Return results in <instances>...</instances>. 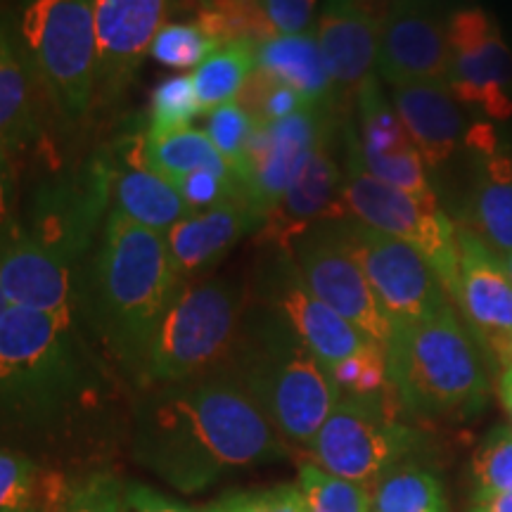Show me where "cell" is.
Segmentation results:
<instances>
[{"label":"cell","mask_w":512,"mask_h":512,"mask_svg":"<svg viewBox=\"0 0 512 512\" xmlns=\"http://www.w3.org/2000/svg\"><path fill=\"white\" fill-rule=\"evenodd\" d=\"M133 456L183 494L287 458V441L226 368L152 387L136 413Z\"/></svg>","instance_id":"obj_1"},{"label":"cell","mask_w":512,"mask_h":512,"mask_svg":"<svg viewBox=\"0 0 512 512\" xmlns=\"http://www.w3.org/2000/svg\"><path fill=\"white\" fill-rule=\"evenodd\" d=\"M178 285L164 235L110 211L86 285L88 316L110 354L138 380Z\"/></svg>","instance_id":"obj_2"},{"label":"cell","mask_w":512,"mask_h":512,"mask_svg":"<svg viewBox=\"0 0 512 512\" xmlns=\"http://www.w3.org/2000/svg\"><path fill=\"white\" fill-rule=\"evenodd\" d=\"M384 354L396 401L415 418L458 422L489 403V356L453 304L418 323L396 325Z\"/></svg>","instance_id":"obj_3"},{"label":"cell","mask_w":512,"mask_h":512,"mask_svg":"<svg viewBox=\"0 0 512 512\" xmlns=\"http://www.w3.org/2000/svg\"><path fill=\"white\" fill-rule=\"evenodd\" d=\"M230 375L271 420L280 437L309 448L339 401L328 370L271 309L240 328Z\"/></svg>","instance_id":"obj_4"},{"label":"cell","mask_w":512,"mask_h":512,"mask_svg":"<svg viewBox=\"0 0 512 512\" xmlns=\"http://www.w3.org/2000/svg\"><path fill=\"white\" fill-rule=\"evenodd\" d=\"M242 292L226 280H185L166 306L143 370L147 389L221 368L242 328Z\"/></svg>","instance_id":"obj_5"},{"label":"cell","mask_w":512,"mask_h":512,"mask_svg":"<svg viewBox=\"0 0 512 512\" xmlns=\"http://www.w3.org/2000/svg\"><path fill=\"white\" fill-rule=\"evenodd\" d=\"M19 46L67 119H79L98 98L95 0H22Z\"/></svg>","instance_id":"obj_6"},{"label":"cell","mask_w":512,"mask_h":512,"mask_svg":"<svg viewBox=\"0 0 512 512\" xmlns=\"http://www.w3.org/2000/svg\"><path fill=\"white\" fill-rule=\"evenodd\" d=\"M76 318L8 306L0 316V408H53L79 382Z\"/></svg>","instance_id":"obj_7"},{"label":"cell","mask_w":512,"mask_h":512,"mask_svg":"<svg viewBox=\"0 0 512 512\" xmlns=\"http://www.w3.org/2000/svg\"><path fill=\"white\" fill-rule=\"evenodd\" d=\"M399 408L394 389L382 396H339L311 441V463L375 489L418 446V432L401 422Z\"/></svg>","instance_id":"obj_8"},{"label":"cell","mask_w":512,"mask_h":512,"mask_svg":"<svg viewBox=\"0 0 512 512\" xmlns=\"http://www.w3.org/2000/svg\"><path fill=\"white\" fill-rule=\"evenodd\" d=\"M342 202L347 216L418 249L430 261L446 297L451 299L460 266L458 223L448 219L437 195L418 197L377 181L347 152Z\"/></svg>","instance_id":"obj_9"},{"label":"cell","mask_w":512,"mask_h":512,"mask_svg":"<svg viewBox=\"0 0 512 512\" xmlns=\"http://www.w3.org/2000/svg\"><path fill=\"white\" fill-rule=\"evenodd\" d=\"M332 223L366 273L392 328L418 323L451 304L430 261L413 245L380 233L356 221L354 216H344Z\"/></svg>","instance_id":"obj_10"},{"label":"cell","mask_w":512,"mask_h":512,"mask_svg":"<svg viewBox=\"0 0 512 512\" xmlns=\"http://www.w3.org/2000/svg\"><path fill=\"white\" fill-rule=\"evenodd\" d=\"M451 69L448 91L460 105L475 107L489 119L512 117V48L496 17L479 5L453 10L446 19Z\"/></svg>","instance_id":"obj_11"},{"label":"cell","mask_w":512,"mask_h":512,"mask_svg":"<svg viewBox=\"0 0 512 512\" xmlns=\"http://www.w3.org/2000/svg\"><path fill=\"white\" fill-rule=\"evenodd\" d=\"M290 259L299 278L320 302L328 304L370 342L387 351L392 323L384 316L363 268L339 238L335 223L325 221L302 235L292 245Z\"/></svg>","instance_id":"obj_12"},{"label":"cell","mask_w":512,"mask_h":512,"mask_svg":"<svg viewBox=\"0 0 512 512\" xmlns=\"http://www.w3.org/2000/svg\"><path fill=\"white\" fill-rule=\"evenodd\" d=\"M335 117L332 107H306L275 124L254 126L240 185L261 219L285 195L320 140L335 131Z\"/></svg>","instance_id":"obj_13"},{"label":"cell","mask_w":512,"mask_h":512,"mask_svg":"<svg viewBox=\"0 0 512 512\" xmlns=\"http://www.w3.org/2000/svg\"><path fill=\"white\" fill-rule=\"evenodd\" d=\"M458 247V283L451 304L484 354L503 370L512 366V280L501 256L463 226H458Z\"/></svg>","instance_id":"obj_14"},{"label":"cell","mask_w":512,"mask_h":512,"mask_svg":"<svg viewBox=\"0 0 512 512\" xmlns=\"http://www.w3.org/2000/svg\"><path fill=\"white\" fill-rule=\"evenodd\" d=\"M0 290L8 306L76 318L81 287L76 264L19 228L0 247Z\"/></svg>","instance_id":"obj_15"},{"label":"cell","mask_w":512,"mask_h":512,"mask_svg":"<svg viewBox=\"0 0 512 512\" xmlns=\"http://www.w3.org/2000/svg\"><path fill=\"white\" fill-rule=\"evenodd\" d=\"M332 133L320 140L285 195L264 216V223L254 233L261 247L290 254L294 242L311 228L347 216L342 202L344 176L332 157Z\"/></svg>","instance_id":"obj_16"},{"label":"cell","mask_w":512,"mask_h":512,"mask_svg":"<svg viewBox=\"0 0 512 512\" xmlns=\"http://www.w3.org/2000/svg\"><path fill=\"white\" fill-rule=\"evenodd\" d=\"M275 259L273 273L268 275V309L283 320L325 370L373 344L304 285L290 254H278Z\"/></svg>","instance_id":"obj_17"},{"label":"cell","mask_w":512,"mask_h":512,"mask_svg":"<svg viewBox=\"0 0 512 512\" xmlns=\"http://www.w3.org/2000/svg\"><path fill=\"white\" fill-rule=\"evenodd\" d=\"M169 0H95L98 100H119L164 27Z\"/></svg>","instance_id":"obj_18"},{"label":"cell","mask_w":512,"mask_h":512,"mask_svg":"<svg viewBox=\"0 0 512 512\" xmlns=\"http://www.w3.org/2000/svg\"><path fill=\"white\" fill-rule=\"evenodd\" d=\"M377 69L392 86L448 81L451 48L446 22L430 0H399L382 29Z\"/></svg>","instance_id":"obj_19"},{"label":"cell","mask_w":512,"mask_h":512,"mask_svg":"<svg viewBox=\"0 0 512 512\" xmlns=\"http://www.w3.org/2000/svg\"><path fill=\"white\" fill-rule=\"evenodd\" d=\"M382 24L351 0H328L316 24V38L335 91V112H347L375 76Z\"/></svg>","instance_id":"obj_20"},{"label":"cell","mask_w":512,"mask_h":512,"mask_svg":"<svg viewBox=\"0 0 512 512\" xmlns=\"http://www.w3.org/2000/svg\"><path fill=\"white\" fill-rule=\"evenodd\" d=\"M261 223L264 219L242 197L207 211H197L176 223L164 238L178 283L200 278L204 271L219 264L242 238L256 233Z\"/></svg>","instance_id":"obj_21"},{"label":"cell","mask_w":512,"mask_h":512,"mask_svg":"<svg viewBox=\"0 0 512 512\" xmlns=\"http://www.w3.org/2000/svg\"><path fill=\"white\" fill-rule=\"evenodd\" d=\"M112 211L166 235L192 214L174 185L145 164V131L128 136L119 147V164H112Z\"/></svg>","instance_id":"obj_22"},{"label":"cell","mask_w":512,"mask_h":512,"mask_svg":"<svg viewBox=\"0 0 512 512\" xmlns=\"http://www.w3.org/2000/svg\"><path fill=\"white\" fill-rule=\"evenodd\" d=\"M392 100L425 166L439 169L463 147L470 126L446 83L392 86Z\"/></svg>","instance_id":"obj_23"},{"label":"cell","mask_w":512,"mask_h":512,"mask_svg":"<svg viewBox=\"0 0 512 512\" xmlns=\"http://www.w3.org/2000/svg\"><path fill=\"white\" fill-rule=\"evenodd\" d=\"M501 256L512 254V155L494 152L477 157L460 223Z\"/></svg>","instance_id":"obj_24"},{"label":"cell","mask_w":512,"mask_h":512,"mask_svg":"<svg viewBox=\"0 0 512 512\" xmlns=\"http://www.w3.org/2000/svg\"><path fill=\"white\" fill-rule=\"evenodd\" d=\"M256 69L302 93L311 107H332L335 91L313 34L273 36L256 43Z\"/></svg>","instance_id":"obj_25"},{"label":"cell","mask_w":512,"mask_h":512,"mask_svg":"<svg viewBox=\"0 0 512 512\" xmlns=\"http://www.w3.org/2000/svg\"><path fill=\"white\" fill-rule=\"evenodd\" d=\"M72 496L64 472L0 448V512H64Z\"/></svg>","instance_id":"obj_26"},{"label":"cell","mask_w":512,"mask_h":512,"mask_svg":"<svg viewBox=\"0 0 512 512\" xmlns=\"http://www.w3.org/2000/svg\"><path fill=\"white\" fill-rule=\"evenodd\" d=\"M34 131V88L22 46L0 22V145L12 147Z\"/></svg>","instance_id":"obj_27"},{"label":"cell","mask_w":512,"mask_h":512,"mask_svg":"<svg viewBox=\"0 0 512 512\" xmlns=\"http://www.w3.org/2000/svg\"><path fill=\"white\" fill-rule=\"evenodd\" d=\"M145 164L147 169H152L169 183L202 169L233 174L226 159L221 157V152L209 140L207 131L192 126L162 133V136H147L145 133Z\"/></svg>","instance_id":"obj_28"},{"label":"cell","mask_w":512,"mask_h":512,"mask_svg":"<svg viewBox=\"0 0 512 512\" xmlns=\"http://www.w3.org/2000/svg\"><path fill=\"white\" fill-rule=\"evenodd\" d=\"M256 69V43L233 41L216 48L200 67L192 72V86L202 114H211L238 95Z\"/></svg>","instance_id":"obj_29"},{"label":"cell","mask_w":512,"mask_h":512,"mask_svg":"<svg viewBox=\"0 0 512 512\" xmlns=\"http://www.w3.org/2000/svg\"><path fill=\"white\" fill-rule=\"evenodd\" d=\"M358 126L351 131V138L358 147V152L366 157H387L401 155V152L418 150L408 136L406 126L394 105H389L384 93L380 91V83L373 76L366 86L361 88L356 98Z\"/></svg>","instance_id":"obj_30"},{"label":"cell","mask_w":512,"mask_h":512,"mask_svg":"<svg viewBox=\"0 0 512 512\" xmlns=\"http://www.w3.org/2000/svg\"><path fill=\"white\" fill-rule=\"evenodd\" d=\"M373 512H448L444 484L434 472L408 460L377 482Z\"/></svg>","instance_id":"obj_31"},{"label":"cell","mask_w":512,"mask_h":512,"mask_svg":"<svg viewBox=\"0 0 512 512\" xmlns=\"http://www.w3.org/2000/svg\"><path fill=\"white\" fill-rule=\"evenodd\" d=\"M306 512H373V494L368 486L330 475L316 463L299 467Z\"/></svg>","instance_id":"obj_32"},{"label":"cell","mask_w":512,"mask_h":512,"mask_svg":"<svg viewBox=\"0 0 512 512\" xmlns=\"http://www.w3.org/2000/svg\"><path fill=\"white\" fill-rule=\"evenodd\" d=\"M200 105L195 98L192 74H174L159 81L150 95V112H147V136L188 128L190 121L200 117Z\"/></svg>","instance_id":"obj_33"},{"label":"cell","mask_w":512,"mask_h":512,"mask_svg":"<svg viewBox=\"0 0 512 512\" xmlns=\"http://www.w3.org/2000/svg\"><path fill=\"white\" fill-rule=\"evenodd\" d=\"M216 48H221L219 43L192 19L181 24H164L152 41L150 55L164 67L185 74L188 69L195 72Z\"/></svg>","instance_id":"obj_34"},{"label":"cell","mask_w":512,"mask_h":512,"mask_svg":"<svg viewBox=\"0 0 512 512\" xmlns=\"http://www.w3.org/2000/svg\"><path fill=\"white\" fill-rule=\"evenodd\" d=\"M238 102L245 107V112L252 117L256 126L275 124V121H283L311 107L302 93L275 81L273 76L264 74L261 69H254L249 74L238 95Z\"/></svg>","instance_id":"obj_35"},{"label":"cell","mask_w":512,"mask_h":512,"mask_svg":"<svg viewBox=\"0 0 512 512\" xmlns=\"http://www.w3.org/2000/svg\"><path fill=\"white\" fill-rule=\"evenodd\" d=\"M475 501L512 491V427L496 425L472 453Z\"/></svg>","instance_id":"obj_36"},{"label":"cell","mask_w":512,"mask_h":512,"mask_svg":"<svg viewBox=\"0 0 512 512\" xmlns=\"http://www.w3.org/2000/svg\"><path fill=\"white\" fill-rule=\"evenodd\" d=\"M339 396H382L392 392L387 373V354L377 344H368L358 354L328 368Z\"/></svg>","instance_id":"obj_37"},{"label":"cell","mask_w":512,"mask_h":512,"mask_svg":"<svg viewBox=\"0 0 512 512\" xmlns=\"http://www.w3.org/2000/svg\"><path fill=\"white\" fill-rule=\"evenodd\" d=\"M347 152H351L358 159V164L368 171L370 176H375L377 181L392 185L403 192H411V195L425 197L434 195L430 188V178H427V166L422 162L418 150L401 152V155H387V157H366L358 152V147L351 138V131L347 133Z\"/></svg>","instance_id":"obj_38"},{"label":"cell","mask_w":512,"mask_h":512,"mask_svg":"<svg viewBox=\"0 0 512 512\" xmlns=\"http://www.w3.org/2000/svg\"><path fill=\"white\" fill-rule=\"evenodd\" d=\"M254 121L245 112V107L238 100L228 102V105L219 107L211 114H207V136L214 143L216 150L221 152V157L226 159L233 174L242 176V166H245V155L249 138L254 133Z\"/></svg>","instance_id":"obj_39"},{"label":"cell","mask_w":512,"mask_h":512,"mask_svg":"<svg viewBox=\"0 0 512 512\" xmlns=\"http://www.w3.org/2000/svg\"><path fill=\"white\" fill-rule=\"evenodd\" d=\"M202 512H306L299 484H278L226 494L207 503Z\"/></svg>","instance_id":"obj_40"},{"label":"cell","mask_w":512,"mask_h":512,"mask_svg":"<svg viewBox=\"0 0 512 512\" xmlns=\"http://www.w3.org/2000/svg\"><path fill=\"white\" fill-rule=\"evenodd\" d=\"M174 188L181 192V197L188 204L192 214L197 211H207L211 207H219L223 202L230 200H245V192H242V185L233 174H223V171H192V174H185L176 178Z\"/></svg>","instance_id":"obj_41"},{"label":"cell","mask_w":512,"mask_h":512,"mask_svg":"<svg viewBox=\"0 0 512 512\" xmlns=\"http://www.w3.org/2000/svg\"><path fill=\"white\" fill-rule=\"evenodd\" d=\"M273 36L311 34L318 0H259Z\"/></svg>","instance_id":"obj_42"},{"label":"cell","mask_w":512,"mask_h":512,"mask_svg":"<svg viewBox=\"0 0 512 512\" xmlns=\"http://www.w3.org/2000/svg\"><path fill=\"white\" fill-rule=\"evenodd\" d=\"M64 512H126L124 484L112 475H95L74 491Z\"/></svg>","instance_id":"obj_43"},{"label":"cell","mask_w":512,"mask_h":512,"mask_svg":"<svg viewBox=\"0 0 512 512\" xmlns=\"http://www.w3.org/2000/svg\"><path fill=\"white\" fill-rule=\"evenodd\" d=\"M17 171L10 147L0 145V247L10 242L22 228L17 216Z\"/></svg>","instance_id":"obj_44"},{"label":"cell","mask_w":512,"mask_h":512,"mask_svg":"<svg viewBox=\"0 0 512 512\" xmlns=\"http://www.w3.org/2000/svg\"><path fill=\"white\" fill-rule=\"evenodd\" d=\"M124 503L126 512H202L192 510L188 505L178 503L176 498L159 494L152 486L140 482L124 484Z\"/></svg>","instance_id":"obj_45"},{"label":"cell","mask_w":512,"mask_h":512,"mask_svg":"<svg viewBox=\"0 0 512 512\" xmlns=\"http://www.w3.org/2000/svg\"><path fill=\"white\" fill-rule=\"evenodd\" d=\"M463 147H467L470 152H475L477 157L494 155V152H498V140H496L494 126L486 124V121H477V124H472L465 133Z\"/></svg>","instance_id":"obj_46"},{"label":"cell","mask_w":512,"mask_h":512,"mask_svg":"<svg viewBox=\"0 0 512 512\" xmlns=\"http://www.w3.org/2000/svg\"><path fill=\"white\" fill-rule=\"evenodd\" d=\"M467 512H512V491L491 498H479Z\"/></svg>","instance_id":"obj_47"},{"label":"cell","mask_w":512,"mask_h":512,"mask_svg":"<svg viewBox=\"0 0 512 512\" xmlns=\"http://www.w3.org/2000/svg\"><path fill=\"white\" fill-rule=\"evenodd\" d=\"M498 396H501V403L510 418L512 427V366H505L501 370V377H498Z\"/></svg>","instance_id":"obj_48"},{"label":"cell","mask_w":512,"mask_h":512,"mask_svg":"<svg viewBox=\"0 0 512 512\" xmlns=\"http://www.w3.org/2000/svg\"><path fill=\"white\" fill-rule=\"evenodd\" d=\"M503 266H505V271H508V275H510V280H512V254L510 256H503Z\"/></svg>","instance_id":"obj_49"},{"label":"cell","mask_w":512,"mask_h":512,"mask_svg":"<svg viewBox=\"0 0 512 512\" xmlns=\"http://www.w3.org/2000/svg\"><path fill=\"white\" fill-rule=\"evenodd\" d=\"M8 309V302H5V297H3V290H0V316H3V311Z\"/></svg>","instance_id":"obj_50"},{"label":"cell","mask_w":512,"mask_h":512,"mask_svg":"<svg viewBox=\"0 0 512 512\" xmlns=\"http://www.w3.org/2000/svg\"><path fill=\"white\" fill-rule=\"evenodd\" d=\"M510 358H512V347H510Z\"/></svg>","instance_id":"obj_51"},{"label":"cell","mask_w":512,"mask_h":512,"mask_svg":"<svg viewBox=\"0 0 512 512\" xmlns=\"http://www.w3.org/2000/svg\"><path fill=\"white\" fill-rule=\"evenodd\" d=\"M200 3H202V0H200Z\"/></svg>","instance_id":"obj_52"}]
</instances>
